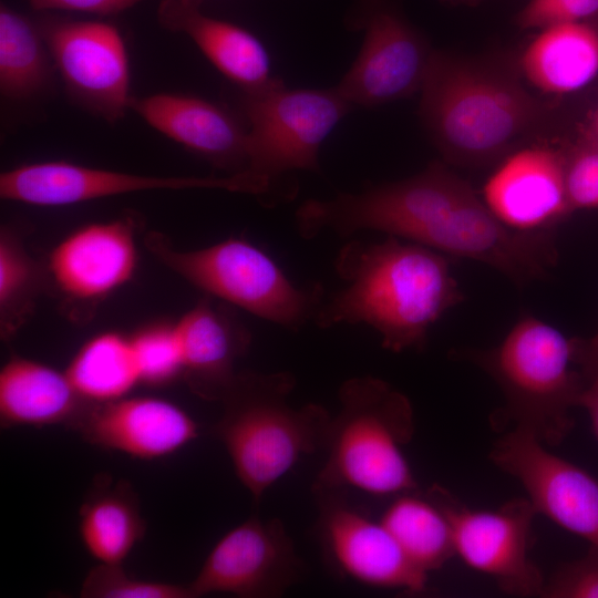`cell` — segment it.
<instances>
[{
    "label": "cell",
    "mask_w": 598,
    "mask_h": 598,
    "mask_svg": "<svg viewBox=\"0 0 598 598\" xmlns=\"http://www.w3.org/2000/svg\"><path fill=\"white\" fill-rule=\"evenodd\" d=\"M300 235L331 230L342 237L379 230L445 256L498 270L516 286L544 279L556 264L553 235L522 233L503 224L465 179L440 162L409 178L309 199L298 209Z\"/></svg>",
    "instance_id": "6da1fadb"
},
{
    "label": "cell",
    "mask_w": 598,
    "mask_h": 598,
    "mask_svg": "<svg viewBox=\"0 0 598 598\" xmlns=\"http://www.w3.org/2000/svg\"><path fill=\"white\" fill-rule=\"evenodd\" d=\"M334 268L346 286L323 302L313 321L320 328L369 324L393 352L422 350L430 328L465 299L447 256L395 236L349 241Z\"/></svg>",
    "instance_id": "7a4b0ae2"
},
{
    "label": "cell",
    "mask_w": 598,
    "mask_h": 598,
    "mask_svg": "<svg viewBox=\"0 0 598 598\" xmlns=\"http://www.w3.org/2000/svg\"><path fill=\"white\" fill-rule=\"evenodd\" d=\"M420 91L427 134L446 161L464 166L503 159L549 111L515 74L440 51Z\"/></svg>",
    "instance_id": "3957f363"
},
{
    "label": "cell",
    "mask_w": 598,
    "mask_h": 598,
    "mask_svg": "<svg viewBox=\"0 0 598 598\" xmlns=\"http://www.w3.org/2000/svg\"><path fill=\"white\" fill-rule=\"evenodd\" d=\"M464 355L503 393L504 406L492 416L494 427L524 430L549 446L571 432V409L579 406L586 383L575 360V338L526 315L497 346L467 350Z\"/></svg>",
    "instance_id": "277c9868"
},
{
    "label": "cell",
    "mask_w": 598,
    "mask_h": 598,
    "mask_svg": "<svg viewBox=\"0 0 598 598\" xmlns=\"http://www.w3.org/2000/svg\"><path fill=\"white\" fill-rule=\"evenodd\" d=\"M295 385L289 372H238L220 400L224 411L212 434L257 503L302 456L327 443L331 415L316 403L291 406Z\"/></svg>",
    "instance_id": "5b68a950"
},
{
    "label": "cell",
    "mask_w": 598,
    "mask_h": 598,
    "mask_svg": "<svg viewBox=\"0 0 598 598\" xmlns=\"http://www.w3.org/2000/svg\"><path fill=\"white\" fill-rule=\"evenodd\" d=\"M339 401L313 489L352 487L377 496L414 489L416 482L403 454L414 434L410 400L388 382L365 375L344 381Z\"/></svg>",
    "instance_id": "8992f818"
},
{
    "label": "cell",
    "mask_w": 598,
    "mask_h": 598,
    "mask_svg": "<svg viewBox=\"0 0 598 598\" xmlns=\"http://www.w3.org/2000/svg\"><path fill=\"white\" fill-rule=\"evenodd\" d=\"M145 245L159 262L198 289L293 331L315 320L324 302L321 285L298 286L268 254L243 238L178 250L164 234L151 231Z\"/></svg>",
    "instance_id": "52a82bcc"
},
{
    "label": "cell",
    "mask_w": 598,
    "mask_h": 598,
    "mask_svg": "<svg viewBox=\"0 0 598 598\" xmlns=\"http://www.w3.org/2000/svg\"><path fill=\"white\" fill-rule=\"evenodd\" d=\"M246 120L247 169L269 184L292 171L319 169V150L354 107L336 87L287 89L281 80L241 92Z\"/></svg>",
    "instance_id": "ba28073f"
},
{
    "label": "cell",
    "mask_w": 598,
    "mask_h": 598,
    "mask_svg": "<svg viewBox=\"0 0 598 598\" xmlns=\"http://www.w3.org/2000/svg\"><path fill=\"white\" fill-rule=\"evenodd\" d=\"M426 495L446 515L455 554L470 567L494 578L506 594L540 596L545 577L528 555L537 514L528 498H513L496 511H474L440 486Z\"/></svg>",
    "instance_id": "9c48e42d"
},
{
    "label": "cell",
    "mask_w": 598,
    "mask_h": 598,
    "mask_svg": "<svg viewBox=\"0 0 598 598\" xmlns=\"http://www.w3.org/2000/svg\"><path fill=\"white\" fill-rule=\"evenodd\" d=\"M39 28L69 97L113 123L130 109V63L118 30L102 21L48 18Z\"/></svg>",
    "instance_id": "30bf717a"
},
{
    "label": "cell",
    "mask_w": 598,
    "mask_h": 598,
    "mask_svg": "<svg viewBox=\"0 0 598 598\" xmlns=\"http://www.w3.org/2000/svg\"><path fill=\"white\" fill-rule=\"evenodd\" d=\"M188 188L252 195L266 192L261 181L247 171L221 177L152 176L56 161L20 165L0 175L1 198L37 206H65L135 192Z\"/></svg>",
    "instance_id": "8fae6325"
},
{
    "label": "cell",
    "mask_w": 598,
    "mask_h": 598,
    "mask_svg": "<svg viewBox=\"0 0 598 598\" xmlns=\"http://www.w3.org/2000/svg\"><path fill=\"white\" fill-rule=\"evenodd\" d=\"M305 571L283 524L250 516L215 544L187 586L193 598L214 592L275 598L297 584Z\"/></svg>",
    "instance_id": "7c38bea8"
},
{
    "label": "cell",
    "mask_w": 598,
    "mask_h": 598,
    "mask_svg": "<svg viewBox=\"0 0 598 598\" xmlns=\"http://www.w3.org/2000/svg\"><path fill=\"white\" fill-rule=\"evenodd\" d=\"M489 460L522 484L537 514L598 548V481L588 472L520 429L501 435Z\"/></svg>",
    "instance_id": "4fadbf2b"
},
{
    "label": "cell",
    "mask_w": 598,
    "mask_h": 598,
    "mask_svg": "<svg viewBox=\"0 0 598 598\" xmlns=\"http://www.w3.org/2000/svg\"><path fill=\"white\" fill-rule=\"evenodd\" d=\"M361 50L337 85L353 106H378L421 90L433 51L399 13L374 7L364 20Z\"/></svg>",
    "instance_id": "5bb4252c"
},
{
    "label": "cell",
    "mask_w": 598,
    "mask_h": 598,
    "mask_svg": "<svg viewBox=\"0 0 598 598\" xmlns=\"http://www.w3.org/2000/svg\"><path fill=\"white\" fill-rule=\"evenodd\" d=\"M68 429L91 445L145 461L171 456L199 435L184 409L152 395L90 402Z\"/></svg>",
    "instance_id": "9a60e30c"
},
{
    "label": "cell",
    "mask_w": 598,
    "mask_h": 598,
    "mask_svg": "<svg viewBox=\"0 0 598 598\" xmlns=\"http://www.w3.org/2000/svg\"><path fill=\"white\" fill-rule=\"evenodd\" d=\"M483 199L507 227L548 233L573 213L565 181V152L549 146L517 148L496 167Z\"/></svg>",
    "instance_id": "2e32d148"
},
{
    "label": "cell",
    "mask_w": 598,
    "mask_h": 598,
    "mask_svg": "<svg viewBox=\"0 0 598 598\" xmlns=\"http://www.w3.org/2000/svg\"><path fill=\"white\" fill-rule=\"evenodd\" d=\"M320 496V532L341 571L357 581L381 588L421 592L427 574L416 567L380 522L333 497Z\"/></svg>",
    "instance_id": "e0dca14e"
},
{
    "label": "cell",
    "mask_w": 598,
    "mask_h": 598,
    "mask_svg": "<svg viewBox=\"0 0 598 598\" xmlns=\"http://www.w3.org/2000/svg\"><path fill=\"white\" fill-rule=\"evenodd\" d=\"M137 251L128 219L78 228L51 251L49 272L60 291L76 300H97L134 275Z\"/></svg>",
    "instance_id": "ac0fdd59"
},
{
    "label": "cell",
    "mask_w": 598,
    "mask_h": 598,
    "mask_svg": "<svg viewBox=\"0 0 598 598\" xmlns=\"http://www.w3.org/2000/svg\"><path fill=\"white\" fill-rule=\"evenodd\" d=\"M130 110L148 125L218 168L247 169V130L235 115L208 100L176 93L132 97Z\"/></svg>",
    "instance_id": "d6986e66"
},
{
    "label": "cell",
    "mask_w": 598,
    "mask_h": 598,
    "mask_svg": "<svg viewBox=\"0 0 598 598\" xmlns=\"http://www.w3.org/2000/svg\"><path fill=\"white\" fill-rule=\"evenodd\" d=\"M183 380L197 396L220 401L238 372L236 361L249 349V330L224 305L200 300L174 323Z\"/></svg>",
    "instance_id": "ffe728a7"
},
{
    "label": "cell",
    "mask_w": 598,
    "mask_h": 598,
    "mask_svg": "<svg viewBox=\"0 0 598 598\" xmlns=\"http://www.w3.org/2000/svg\"><path fill=\"white\" fill-rule=\"evenodd\" d=\"M203 0H161L158 22L167 30L187 35L207 60L241 92H254L276 83L264 43L248 30L206 16Z\"/></svg>",
    "instance_id": "44dd1931"
},
{
    "label": "cell",
    "mask_w": 598,
    "mask_h": 598,
    "mask_svg": "<svg viewBox=\"0 0 598 598\" xmlns=\"http://www.w3.org/2000/svg\"><path fill=\"white\" fill-rule=\"evenodd\" d=\"M89 403L65 372L42 362L12 355L0 370L1 429L69 427Z\"/></svg>",
    "instance_id": "7402d4cb"
},
{
    "label": "cell",
    "mask_w": 598,
    "mask_h": 598,
    "mask_svg": "<svg viewBox=\"0 0 598 598\" xmlns=\"http://www.w3.org/2000/svg\"><path fill=\"white\" fill-rule=\"evenodd\" d=\"M520 55L523 76L555 95L578 92L598 75V24L559 22L542 29Z\"/></svg>",
    "instance_id": "603a6c76"
},
{
    "label": "cell",
    "mask_w": 598,
    "mask_h": 598,
    "mask_svg": "<svg viewBox=\"0 0 598 598\" xmlns=\"http://www.w3.org/2000/svg\"><path fill=\"white\" fill-rule=\"evenodd\" d=\"M145 533L146 522L131 483L97 475L79 509L85 550L99 563L123 564Z\"/></svg>",
    "instance_id": "cb8c5ba5"
},
{
    "label": "cell",
    "mask_w": 598,
    "mask_h": 598,
    "mask_svg": "<svg viewBox=\"0 0 598 598\" xmlns=\"http://www.w3.org/2000/svg\"><path fill=\"white\" fill-rule=\"evenodd\" d=\"M409 493L399 494L381 523L408 558L429 574L455 555L453 533L446 515L432 498Z\"/></svg>",
    "instance_id": "d4e9b609"
},
{
    "label": "cell",
    "mask_w": 598,
    "mask_h": 598,
    "mask_svg": "<svg viewBox=\"0 0 598 598\" xmlns=\"http://www.w3.org/2000/svg\"><path fill=\"white\" fill-rule=\"evenodd\" d=\"M53 62L39 28L17 11L0 9V91L11 100L31 99L50 84Z\"/></svg>",
    "instance_id": "484cf974"
},
{
    "label": "cell",
    "mask_w": 598,
    "mask_h": 598,
    "mask_svg": "<svg viewBox=\"0 0 598 598\" xmlns=\"http://www.w3.org/2000/svg\"><path fill=\"white\" fill-rule=\"evenodd\" d=\"M64 372L89 402L123 398L141 383L130 337L113 331L87 340Z\"/></svg>",
    "instance_id": "4316f807"
},
{
    "label": "cell",
    "mask_w": 598,
    "mask_h": 598,
    "mask_svg": "<svg viewBox=\"0 0 598 598\" xmlns=\"http://www.w3.org/2000/svg\"><path fill=\"white\" fill-rule=\"evenodd\" d=\"M42 283L40 266L9 229L0 236V319L4 339L31 313Z\"/></svg>",
    "instance_id": "83f0119b"
},
{
    "label": "cell",
    "mask_w": 598,
    "mask_h": 598,
    "mask_svg": "<svg viewBox=\"0 0 598 598\" xmlns=\"http://www.w3.org/2000/svg\"><path fill=\"white\" fill-rule=\"evenodd\" d=\"M130 339L142 384L163 388L183 379L182 353L174 324H150Z\"/></svg>",
    "instance_id": "f1b7e54d"
},
{
    "label": "cell",
    "mask_w": 598,
    "mask_h": 598,
    "mask_svg": "<svg viewBox=\"0 0 598 598\" xmlns=\"http://www.w3.org/2000/svg\"><path fill=\"white\" fill-rule=\"evenodd\" d=\"M82 598H193L187 584L137 578L123 564H102L91 568L83 579Z\"/></svg>",
    "instance_id": "f546056e"
},
{
    "label": "cell",
    "mask_w": 598,
    "mask_h": 598,
    "mask_svg": "<svg viewBox=\"0 0 598 598\" xmlns=\"http://www.w3.org/2000/svg\"><path fill=\"white\" fill-rule=\"evenodd\" d=\"M566 190L571 210L598 208V147L580 140L565 152Z\"/></svg>",
    "instance_id": "4dcf8cb0"
},
{
    "label": "cell",
    "mask_w": 598,
    "mask_h": 598,
    "mask_svg": "<svg viewBox=\"0 0 598 598\" xmlns=\"http://www.w3.org/2000/svg\"><path fill=\"white\" fill-rule=\"evenodd\" d=\"M540 597L598 598V548L565 563L544 582Z\"/></svg>",
    "instance_id": "1f68e13d"
},
{
    "label": "cell",
    "mask_w": 598,
    "mask_h": 598,
    "mask_svg": "<svg viewBox=\"0 0 598 598\" xmlns=\"http://www.w3.org/2000/svg\"><path fill=\"white\" fill-rule=\"evenodd\" d=\"M559 22L598 24V0H529L516 17L525 30Z\"/></svg>",
    "instance_id": "d6a6232c"
},
{
    "label": "cell",
    "mask_w": 598,
    "mask_h": 598,
    "mask_svg": "<svg viewBox=\"0 0 598 598\" xmlns=\"http://www.w3.org/2000/svg\"><path fill=\"white\" fill-rule=\"evenodd\" d=\"M35 10H69L95 14H114L144 0H29Z\"/></svg>",
    "instance_id": "836d02e7"
},
{
    "label": "cell",
    "mask_w": 598,
    "mask_h": 598,
    "mask_svg": "<svg viewBox=\"0 0 598 598\" xmlns=\"http://www.w3.org/2000/svg\"><path fill=\"white\" fill-rule=\"evenodd\" d=\"M584 372L586 383L579 399V406L587 411L592 432L598 441V362Z\"/></svg>",
    "instance_id": "e575fe53"
},
{
    "label": "cell",
    "mask_w": 598,
    "mask_h": 598,
    "mask_svg": "<svg viewBox=\"0 0 598 598\" xmlns=\"http://www.w3.org/2000/svg\"><path fill=\"white\" fill-rule=\"evenodd\" d=\"M575 360L581 370L598 362V330L588 339L575 338Z\"/></svg>",
    "instance_id": "d590c367"
},
{
    "label": "cell",
    "mask_w": 598,
    "mask_h": 598,
    "mask_svg": "<svg viewBox=\"0 0 598 598\" xmlns=\"http://www.w3.org/2000/svg\"><path fill=\"white\" fill-rule=\"evenodd\" d=\"M582 140L598 147V104L586 124Z\"/></svg>",
    "instance_id": "8d00e7d4"
}]
</instances>
